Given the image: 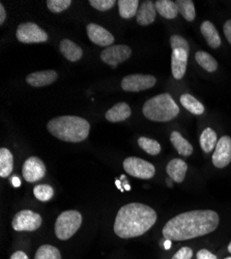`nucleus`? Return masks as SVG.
I'll return each mask as SVG.
<instances>
[{"label":"nucleus","instance_id":"1","mask_svg":"<svg viewBox=\"0 0 231 259\" xmlns=\"http://www.w3.org/2000/svg\"><path fill=\"white\" fill-rule=\"evenodd\" d=\"M219 222L220 217L215 210H190L179 213L168 221L162 233L166 240L188 241L214 232Z\"/></svg>","mask_w":231,"mask_h":259},{"label":"nucleus","instance_id":"2","mask_svg":"<svg viewBox=\"0 0 231 259\" xmlns=\"http://www.w3.org/2000/svg\"><path fill=\"white\" fill-rule=\"evenodd\" d=\"M157 222V212L151 206L133 202L125 204L118 210L114 232L121 239H132L148 232Z\"/></svg>","mask_w":231,"mask_h":259},{"label":"nucleus","instance_id":"3","mask_svg":"<svg viewBox=\"0 0 231 259\" xmlns=\"http://www.w3.org/2000/svg\"><path fill=\"white\" fill-rule=\"evenodd\" d=\"M48 131L57 139L66 142H82L90 131L89 122L82 117L65 115L52 118L47 123Z\"/></svg>","mask_w":231,"mask_h":259},{"label":"nucleus","instance_id":"4","mask_svg":"<svg viewBox=\"0 0 231 259\" xmlns=\"http://www.w3.org/2000/svg\"><path fill=\"white\" fill-rule=\"evenodd\" d=\"M142 112L150 120L165 122L172 120L178 115L179 107L169 94H161L146 101Z\"/></svg>","mask_w":231,"mask_h":259},{"label":"nucleus","instance_id":"5","mask_svg":"<svg viewBox=\"0 0 231 259\" xmlns=\"http://www.w3.org/2000/svg\"><path fill=\"white\" fill-rule=\"evenodd\" d=\"M82 224V215L78 210L61 212L55 222V234L60 241H67L79 230Z\"/></svg>","mask_w":231,"mask_h":259},{"label":"nucleus","instance_id":"6","mask_svg":"<svg viewBox=\"0 0 231 259\" xmlns=\"http://www.w3.org/2000/svg\"><path fill=\"white\" fill-rule=\"evenodd\" d=\"M122 165L125 172L133 178L150 180L156 174V168L152 163L137 157L127 158Z\"/></svg>","mask_w":231,"mask_h":259},{"label":"nucleus","instance_id":"7","mask_svg":"<svg viewBox=\"0 0 231 259\" xmlns=\"http://www.w3.org/2000/svg\"><path fill=\"white\" fill-rule=\"evenodd\" d=\"M16 36L19 41L23 44H36L48 40V33L41 29L38 25L32 22L20 24L16 31Z\"/></svg>","mask_w":231,"mask_h":259},{"label":"nucleus","instance_id":"8","mask_svg":"<svg viewBox=\"0 0 231 259\" xmlns=\"http://www.w3.org/2000/svg\"><path fill=\"white\" fill-rule=\"evenodd\" d=\"M43 222L39 215L30 209L20 210L15 214L12 226L16 231H34L38 229Z\"/></svg>","mask_w":231,"mask_h":259},{"label":"nucleus","instance_id":"9","mask_svg":"<svg viewBox=\"0 0 231 259\" xmlns=\"http://www.w3.org/2000/svg\"><path fill=\"white\" fill-rule=\"evenodd\" d=\"M157 83V79L152 75L134 74L122 78L121 88L124 92H142L152 89Z\"/></svg>","mask_w":231,"mask_h":259},{"label":"nucleus","instance_id":"10","mask_svg":"<svg viewBox=\"0 0 231 259\" xmlns=\"http://www.w3.org/2000/svg\"><path fill=\"white\" fill-rule=\"evenodd\" d=\"M132 55V50L127 45H113L107 47L101 53V59L115 69L119 63L128 60Z\"/></svg>","mask_w":231,"mask_h":259},{"label":"nucleus","instance_id":"11","mask_svg":"<svg viewBox=\"0 0 231 259\" xmlns=\"http://www.w3.org/2000/svg\"><path fill=\"white\" fill-rule=\"evenodd\" d=\"M22 175L26 182L35 183L45 177L46 166L39 158L30 157L23 164Z\"/></svg>","mask_w":231,"mask_h":259},{"label":"nucleus","instance_id":"12","mask_svg":"<svg viewBox=\"0 0 231 259\" xmlns=\"http://www.w3.org/2000/svg\"><path fill=\"white\" fill-rule=\"evenodd\" d=\"M231 162V138L222 136L216 145L213 155V164L217 168H224Z\"/></svg>","mask_w":231,"mask_h":259},{"label":"nucleus","instance_id":"13","mask_svg":"<svg viewBox=\"0 0 231 259\" xmlns=\"http://www.w3.org/2000/svg\"><path fill=\"white\" fill-rule=\"evenodd\" d=\"M86 32L94 44L101 47H110L115 39L113 34L110 33L106 28L95 23H89L86 26Z\"/></svg>","mask_w":231,"mask_h":259},{"label":"nucleus","instance_id":"14","mask_svg":"<svg viewBox=\"0 0 231 259\" xmlns=\"http://www.w3.org/2000/svg\"><path fill=\"white\" fill-rule=\"evenodd\" d=\"M58 78V75L53 70L39 71L29 74L26 77V82L32 86V88H44V86L50 85L55 82Z\"/></svg>","mask_w":231,"mask_h":259},{"label":"nucleus","instance_id":"15","mask_svg":"<svg viewBox=\"0 0 231 259\" xmlns=\"http://www.w3.org/2000/svg\"><path fill=\"white\" fill-rule=\"evenodd\" d=\"M189 53L182 49H175L171 55V71L175 79H181L187 71Z\"/></svg>","mask_w":231,"mask_h":259},{"label":"nucleus","instance_id":"16","mask_svg":"<svg viewBox=\"0 0 231 259\" xmlns=\"http://www.w3.org/2000/svg\"><path fill=\"white\" fill-rule=\"evenodd\" d=\"M157 9L156 5L149 0V2H144L138 9L136 18L137 23L141 26H146L152 24L156 20L157 16Z\"/></svg>","mask_w":231,"mask_h":259},{"label":"nucleus","instance_id":"17","mask_svg":"<svg viewBox=\"0 0 231 259\" xmlns=\"http://www.w3.org/2000/svg\"><path fill=\"white\" fill-rule=\"evenodd\" d=\"M188 170V165L180 159H173L167 164L166 172L169 178L175 183H182Z\"/></svg>","mask_w":231,"mask_h":259},{"label":"nucleus","instance_id":"18","mask_svg":"<svg viewBox=\"0 0 231 259\" xmlns=\"http://www.w3.org/2000/svg\"><path fill=\"white\" fill-rule=\"evenodd\" d=\"M132 114L130 106L124 103H117L106 112V119L111 122H119L128 119Z\"/></svg>","mask_w":231,"mask_h":259},{"label":"nucleus","instance_id":"19","mask_svg":"<svg viewBox=\"0 0 231 259\" xmlns=\"http://www.w3.org/2000/svg\"><path fill=\"white\" fill-rule=\"evenodd\" d=\"M200 30L209 47L213 49H217L220 47L221 45L220 34L211 21H204V22H202L200 26Z\"/></svg>","mask_w":231,"mask_h":259},{"label":"nucleus","instance_id":"20","mask_svg":"<svg viewBox=\"0 0 231 259\" xmlns=\"http://www.w3.org/2000/svg\"><path fill=\"white\" fill-rule=\"evenodd\" d=\"M61 54L64 55L69 61L76 62L81 59L83 55V51L81 47H79L76 42H74L71 39H62L60 41V46H59Z\"/></svg>","mask_w":231,"mask_h":259},{"label":"nucleus","instance_id":"21","mask_svg":"<svg viewBox=\"0 0 231 259\" xmlns=\"http://www.w3.org/2000/svg\"><path fill=\"white\" fill-rule=\"evenodd\" d=\"M170 141L179 155L183 157H189L193 154L192 144L187 139H184L179 132L173 131L170 134Z\"/></svg>","mask_w":231,"mask_h":259},{"label":"nucleus","instance_id":"22","mask_svg":"<svg viewBox=\"0 0 231 259\" xmlns=\"http://www.w3.org/2000/svg\"><path fill=\"white\" fill-rule=\"evenodd\" d=\"M155 5L157 12L165 19L172 20L175 19L178 15V9L175 2H171V0H158Z\"/></svg>","mask_w":231,"mask_h":259},{"label":"nucleus","instance_id":"23","mask_svg":"<svg viewBox=\"0 0 231 259\" xmlns=\"http://www.w3.org/2000/svg\"><path fill=\"white\" fill-rule=\"evenodd\" d=\"M218 143L217 133L212 127H206L200 136V146L205 154L212 153Z\"/></svg>","mask_w":231,"mask_h":259},{"label":"nucleus","instance_id":"24","mask_svg":"<svg viewBox=\"0 0 231 259\" xmlns=\"http://www.w3.org/2000/svg\"><path fill=\"white\" fill-rule=\"evenodd\" d=\"M14 169V157L6 147L0 149V177L9 178Z\"/></svg>","mask_w":231,"mask_h":259},{"label":"nucleus","instance_id":"25","mask_svg":"<svg viewBox=\"0 0 231 259\" xmlns=\"http://www.w3.org/2000/svg\"><path fill=\"white\" fill-rule=\"evenodd\" d=\"M179 101H180V104L183 106L184 109H187L189 112H191L195 115H201L205 111V108L202 105V103H200L196 98H194L191 95H189V94L182 95L180 97Z\"/></svg>","mask_w":231,"mask_h":259},{"label":"nucleus","instance_id":"26","mask_svg":"<svg viewBox=\"0 0 231 259\" xmlns=\"http://www.w3.org/2000/svg\"><path fill=\"white\" fill-rule=\"evenodd\" d=\"M119 15L123 19H131L137 15L139 2L138 0H119L117 2Z\"/></svg>","mask_w":231,"mask_h":259},{"label":"nucleus","instance_id":"27","mask_svg":"<svg viewBox=\"0 0 231 259\" xmlns=\"http://www.w3.org/2000/svg\"><path fill=\"white\" fill-rule=\"evenodd\" d=\"M195 59L199 66L204 69L206 72L213 73L218 69V62L217 60L207 52L198 51L195 54Z\"/></svg>","mask_w":231,"mask_h":259},{"label":"nucleus","instance_id":"28","mask_svg":"<svg viewBox=\"0 0 231 259\" xmlns=\"http://www.w3.org/2000/svg\"><path fill=\"white\" fill-rule=\"evenodd\" d=\"M178 13L187 20L189 22H191L196 17V11L195 6L192 0H177L175 2Z\"/></svg>","mask_w":231,"mask_h":259},{"label":"nucleus","instance_id":"29","mask_svg":"<svg viewBox=\"0 0 231 259\" xmlns=\"http://www.w3.org/2000/svg\"><path fill=\"white\" fill-rule=\"evenodd\" d=\"M34 259H61V254L56 247L43 245L36 250Z\"/></svg>","mask_w":231,"mask_h":259},{"label":"nucleus","instance_id":"30","mask_svg":"<svg viewBox=\"0 0 231 259\" xmlns=\"http://www.w3.org/2000/svg\"><path fill=\"white\" fill-rule=\"evenodd\" d=\"M139 146L144 150L145 153L152 156H157L161 153V145L158 141L148 138V137H140L138 139Z\"/></svg>","mask_w":231,"mask_h":259},{"label":"nucleus","instance_id":"31","mask_svg":"<svg viewBox=\"0 0 231 259\" xmlns=\"http://www.w3.org/2000/svg\"><path fill=\"white\" fill-rule=\"evenodd\" d=\"M33 194L37 200L41 202H47L53 197L54 190L49 185H37L33 189Z\"/></svg>","mask_w":231,"mask_h":259},{"label":"nucleus","instance_id":"32","mask_svg":"<svg viewBox=\"0 0 231 259\" xmlns=\"http://www.w3.org/2000/svg\"><path fill=\"white\" fill-rule=\"evenodd\" d=\"M72 5L71 0H48L47 7L52 13H61Z\"/></svg>","mask_w":231,"mask_h":259},{"label":"nucleus","instance_id":"33","mask_svg":"<svg viewBox=\"0 0 231 259\" xmlns=\"http://www.w3.org/2000/svg\"><path fill=\"white\" fill-rule=\"evenodd\" d=\"M170 45L172 51L175 49H182L188 53L190 52V46H189L188 40L179 35H172L170 37Z\"/></svg>","mask_w":231,"mask_h":259},{"label":"nucleus","instance_id":"34","mask_svg":"<svg viewBox=\"0 0 231 259\" xmlns=\"http://www.w3.org/2000/svg\"><path fill=\"white\" fill-rule=\"evenodd\" d=\"M117 4L114 0H89V5L98 11L106 12L114 7Z\"/></svg>","mask_w":231,"mask_h":259},{"label":"nucleus","instance_id":"35","mask_svg":"<svg viewBox=\"0 0 231 259\" xmlns=\"http://www.w3.org/2000/svg\"><path fill=\"white\" fill-rule=\"evenodd\" d=\"M193 257V250L189 247L180 248L171 259H192Z\"/></svg>","mask_w":231,"mask_h":259},{"label":"nucleus","instance_id":"36","mask_svg":"<svg viewBox=\"0 0 231 259\" xmlns=\"http://www.w3.org/2000/svg\"><path fill=\"white\" fill-rule=\"evenodd\" d=\"M197 259H217V256L206 249H201L197 252Z\"/></svg>","mask_w":231,"mask_h":259},{"label":"nucleus","instance_id":"37","mask_svg":"<svg viewBox=\"0 0 231 259\" xmlns=\"http://www.w3.org/2000/svg\"><path fill=\"white\" fill-rule=\"evenodd\" d=\"M223 30H224V34H225L228 42L231 45V19L226 21L224 26H223Z\"/></svg>","mask_w":231,"mask_h":259},{"label":"nucleus","instance_id":"38","mask_svg":"<svg viewBox=\"0 0 231 259\" xmlns=\"http://www.w3.org/2000/svg\"><path fill=\"white\" fill-rule=\"evenodd\" d=\"M10 259H29V258L23 251H17L11 256Z\"/></svg>","mask_w":231,"mask_h":259},{"label":"nucleus","instance_id":"39","mask_svg":"<svg viewBox=\"0 0 231 259\" xmlns=\"http://www.w3.org/2000/svg\"><path fill=\"white\" fill-rule=\"evenodd\" d=\"M6 20H7V12H6V9H5L4 5L2 4V5H0V24L3 25Z\"/></svg>","mask_w":231,"mask_h":259},{"label":"nucleus","instance_id":"40","mask_svg":"<svg viewBox=\"0 0 231 259\" xmlns=\"http://www.w3.org/2000/svg\"><path fill=\"white\" fill-rule=\"evenodd\" d=\"M12 184H13L14 187L18 188V187L21 186V181H20V179H19L18 177H13V179H12Z\"/></svg>","mask_w":231,"mask_h":259},{"label":"nucleus","instance_id":"41","mask_svg":"<svg viewBox=\"0 0 231 259\" xmlns=\"http://www.w3.org/2000/svg\"><path fill=\"white\" fill-rule=\"evenodd\" d=\"M171 245H172V241L166 240V242L164 243V248H165V250H169V249L171 248Z\"/></svg>","mask_w":231,"mask_h":259},{"label":"nucleus","instance_id":"42","mask_svg":"<svg viewBox=\"0 0 231 259\" xmlns=\"http://www.w3.org/2000/svg\"><path fill=\"white\" fill-rule=\"evenodd\" d=\"M123 182H124V183H123V185H122V186H123V189H124L125 191H130V190H131V187H130V185L128 184L127 180H124Z\"/></svg>","mask_w":231,"mask_h":259},{"label":"nucleus","instance_id":"43","mask_svg":"<svg viewBox=\"0 0 231 259\" xmlns=\"http://www.w3.org/2000/svg\"><path fill=\"white\" fill-rule=\"evenodd\" d=\"M166 184H167V186L169 187V188H173V183H172V180L170 178L166 180Z\"/></svg>","mask_w":231,"mask_h":259},{"label":"nucleus","instance_id":"44","mask_svg":"<svg viewBox=\"0 0 231 259\" xmlns=\"http://www.w3.org/2000/svg\"><path fill=\"white\" fill-rule=\"evenodd\" d=\"M115 185H116V187H117L121 192H123V191H124L123 187H121V183H120V181H115Z\"/></svg>","mask_w":231,"mask_h":259},{"label":"nucleus","instance_id":"45","mask_svg":"<svg viewBox=\"0 0 231 259\" xmlns=\"http://www.w3.org/2000/svg\"><path fill=\"white\" fill-rule=\"evenodd\" d=\"M228 252L229 253H231V242L229 243V245H228Z\"/></svg>","mask_w":231,"mask_h":259},{"label":"nucleus","instance_id":"46","mask_svg":"<svg viewBox=\"0 0 231 259\" xmlns=\"http://www.w3.org/2000/svg\"><path fill=\"white\" fill-rule=\"evenodd\" d=\"M224 259H231V256H230V257H227V258H224Z\"/></svg>","mask_w":231,"mask_h":259}]
</instances>
